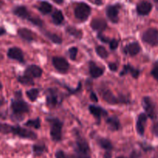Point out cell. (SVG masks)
Listing matches in <instances>:
<instances>
[{
  "instance_id": "f6af8a7d",
  "label": "cell",
  "mask_w": 158,
  "mask_h": 158,
  "mask_svg": "<svg viewBox=\"0 0 158 158\" xmlns=\"http://www.w3.org/2000/svg\"><path fill=\"white\" fill-rule=\"evenodd\" d=\"M4 33H6V30H5V29H3V28L0 27V35H3V34H4Z\"/></svg>"
},
{
  "instance_id": "4316f807",
  "label": "cell",
  "mask_w": 158,
  "mask_h": 158,
  "mask_svg": "<svg viewBox=\"0 0 158 158\" xmlns=\"http://www.w3.org/2000/svg\"><path fill=\"white\" fill-rule=\"evenodd\" d=\"M66 31L69 35H73V36L76 37L77 39H80L82 37V35H83V33H82L80 29H77V28L72 27V26H69V27L66 28Z\"/></svg>"
},
{
  "instance_id": "3957f363",
  "label": "cell",
  "mask_w": 158,
  "mask_h": 158,
  "mask_svg": "<svg viewBox=\"0 0 158 158\" xmlns=\"http://www.w3.org/2000/svg\"><path fill=\"white\" fill-rule=\"evenodd\" d=\"M91 12V9L87 4L84 2L79 3L75 8L74 13L75 16L77 19L81 20V21H85L89 16Z\"/></svg>"
},
{
  "instance_id": "d6986e66",
  "label": "cell",
  "mask_w": 158,
  "mask_h": 158,
  "mask_svg": "<svg viewBox=\"0 0 158 158\" xmlns=\"http://www.w3.org/2000/svg\"><path fill=\"white\" fill-rule=\"evenodd\" d=\"M18 35L21 37L23 40H26V41L31 42L34 40V35L33 33L31 30L26 29V28H22L18 30Z\"/></svg>"
},
{
  "instance_id": "bcb514c9",
  "label": "cell",
  "mask_w": 158,
  "mask_h": 158,
  "mask_svg": "<svg viewBox=\"0 0 158 158\" xmlns=\"http://www.w3.org/2000/svg\"><path fill=\"white\" fill-rule=\"evenodd\" d=\"M117 158H126V157H123V156H120V157H117Z\"/></svg>"
},
{
  "instance_id": "7a4b0ae2",
  "label": "cell",
  "mask_w": 158,
  "mask_h": 158,
  "mask_svg": "<svg viewBox=\"0 0 158 158\" xmlns=\"http://www.w3.org/2000/svg\"><path fill=\"white\" fill-rule=\"evenodd\" d=\"M48 121L50 123L51 130L50 136L53 141L59 142L62 140V128L63 123L57 118L48 119Z\"/></svg>"
},
{
  "instance_id": "6da1fadb",
  "label": "cell",
  "mask_w": 158,
  "mask_h": 158,
  "mask_svg": "<svg viewBox=\"0 0 158 158\" xmlns=\"http://www.w3.org/2000/svg\"><path fill=\"white\" fill-rule=\"evenodd\" d=\"M76 158H90L89 145L85 139L79 136L75 144Z\"/></svg>"
},
{
  "instance_id": "8fae6325",
  "label": "cell",
  "mask_w": 158,
  "mask_h": 158,
  "mask_svg": "<svg viewBox=\"0 0 158 158\" xmlns=\"http://www.w3.org/2000/svg\"><path fill=\"white\" fill-rule=\"evenodd\" d=\"M43 70L41 68L35 65H31L28 66L25 70V75L31 77V78H39L42 76Z\"/></svg>"
},
{
  "instance_id": "d4e9b609",
  "label": "cell",
  "mask_w": 158,
  "mask_h": 158,
  "mask_svg": "<svg viewBox=\"0 0 158 158\" xmlns=\"http://www.w3.org/2000/svg\"><path fill=\"white\" fill-rule=\"evenodd\" d=\"M99 146L103 149L106 150V151H110L113 149V144L109 140L106 138H100L97 140Z\"/></svg>"
},
{
  "instance_id": "9c48e42d",
  "label": "cell",
  "mask_w": 158,
  "mask_h": 158,
  "mask_svg": "<svg viewBox=\"0 0 158 158\" xmlns=\"http://www.w3.org/2000/svg\"><path fill=\"white\" fill-rule=\"evenodd\" d=\"M119 9L120 6H117V5H114V6H109L106 8V15H107L108 19L110 20L112 23H117L119 21Z\"/></svg>"
},
{
  "instance_id": "7bdbcfd3",
  "label": "cell",
  "mask_w": 158,
  "mask_h": 158,
  "mask_svg": "<svg viewBox=\"0 0 158 158\" xmlns=\"http://www.w3.org/2000/svg\"><path fill=\"white\" fill-rule=\"evenodd\" d=\"M112 157V154L110 153V151H106V153L103 155V158H111Z\"/></svg>"
},
{
  "instance_id": "44dd1931",
  "label": "cell",
  "mask_w": 158,
  "mask_h": 158,
  "mask_svg": "<svg viewBox=\"0 0 158 158\" xmlns=\"http://www.w3.org/2000/svg\"><path fill=\"white\" fill-rule=\"evenodd\" d=\"M125 50H126L127 53H128L129 55L136 56L137 54H138L140 52V46L137 42H134V43H131L130 44H128L126 46Z\"/></svg>"
},
{
  "instance_id": "ab89813d",
  "label": "cell",
  "mask_w": 158,
  "mask_h": 158,
  "mask_svg": "<svg viewBox=\"0 0 158 158\" xmlns=\"http://www.w3.org/2000/svg\"><path fill=\"white\" fill-rule=\"evenodd\" d=\"M153 133H154V134L156 137H158V122L156 123L154 125V127H153Z\"/></svg>"
},
{
  "instance_id": "7dc6e473",
  "label": "cell",
  "mask_w": 158,
  "mask_h": 158,
  "mask_svg": "<svg viewBox=\"0 0 158 158\" xmlns=\"http://www.w3.org/2000/svg\"><path fill=\"white\" fill-rule=\"evenodd\" d=\"M2 87V86H1V84H0V88H1Z\"/></svg>"
},
{
  "instance_id": "4fadbf2b",
  "label": "cell",
  "mask_w": 158,
  "mask_h": 158,
  "mask_svg": "<svg viewBox=\"0 0 158 158\" xmlns=\"http://www.w3.org/2000/svg\"><path fill=\"white\" fill-rule=\"evenodd\" d=\"M90 26L94 30L98 31V32H102V31L105 30V29L107 26V24H106V22L104 19L95 18L91 22Z\"/></svg>"
},
{
  "instance_id": "7402d4cb",
  "label": "cell",
  "mask_w": 158,
  "mask_h": 158,
  "mask_svg": "<svg viewBox=\"0 0 158 158\" xmlns=\"http://www.w3.org/2000/svg\"><path fill=\"white\" fill-rule=\"evenodd\" d=\"M103 98L106 103H110V104H117V103H120V100H118L117 97L113 94V93L110 90H105L103 93Z\"/></svg>"
},
{
  "instance_id": "83f0119b",
  "label": "cell",
  "mask_w": 158,
  "mask_h": 158,
  "mask_svg": "<svg viewBox=\"0 0 158 158\" xmlns=\"http://www.w3.org/2000/svg\"><path fill=\"white\" fill-rule=\"evenodd\" d=\"M17 80H18V81L19 82V83H21L23 85H26V86H31V85L34 84L32 78H31V77H28V76L26 75L19 76Z\"/></svg>"
},
{
  "instance_id": "f546056e",
  "label": "cell",
  "mask_w": 158,
  "mask_h": 158,
  "mask_svg": "<svg viewBox=\"0 0 158 158\" xmlns=\"http://www.w3.org/2000/svg\"><path fill=\"white\" fill-rule=\"evenodd\" d=\"M45 35H46V36L47 37V38H49L52 43H56V44H61L62 43L61 37L59 36V35H56V34L50 33V32H46Z\"/></svg>"
},
{
  "instance_id": "60d3db41",
  "label": "cell",
  "mask_w": 158,
  "mask_h": 158,
  "mask_svg": "<svg viewBox=\"0 0 158 158\" xmlns=\"http://www.w3.org/2000/svg\"><path fill=\"white\" fill-rule=\"evenodd\" d=\"M109 68L110 70L112 71H116L117 69V65H116V63H109Z\"/></svg>"
},
{
  "instance_id": "f35d334b",
  "label": "cell",
  "mask_w": 158,
  "mask_h": 158,
  "mask_svg": "<svg viewBox=\"0 0 158 158\" xmlns=\"http://www.w3.org/2000/svg\"><path fill=\"white\" fill-rule=\"evenodd\" d=\"M98 38L100 39V40H101L102 42H103V43H110V40L109 39H108V38H106V37H105L104 35H101V34H100V33H99V34H98Z\"/></svg>"
},
{
  "instance_id": "484cf974",
  "label": "cell",
  "mask_w": 158,
  "mask_h": 158,
  "mask_svg": "<svg viewBox=\"0 0 158 158\" xmlns=\"http://www.w3.org/2000/svg\"><path fill=\"white\" fill-rule=\"evenodd\" d=\"M52 21H53L54 24L56 25H60L64 20V16H63V12L60 10H56L53 12L52 15Z\"/></svg>"
},
{
  "instance_id": "ee69618b",
  "label": "cell",
  "mask_w": 158,
  "mask_h": 158,
  "mask_svg": "<svg viewBox=\"0 0 158 158\" xmlns=\"http://www.w3.org/2000/svg\"><path fill=\"white\" fill-rule=\"evenodd\" d=\"M52 1H53L54 2L56 3V4L60 5V4H62V3H63V2H64V0H52Z\"/></svg>"
},
{
  "instance_id": "52a82bcc",
  "label": "cell",
  "mask_w": 158,
  "mask_h": 158,
  "mask_svg": "<svg viewBox=\"0 0 158 158\" xmlns=\"http://www.w3.org/2000/svg\"><path fill=\"white\" fill-rule=\"evenodd\" d=\"M143 106L146 112V115L151 119H154L157 116L155 110V105L153 103L151 99L148 97H143Z\"/></svg>"
},
{
  "instance_id": "9a60e30c",
  "label": "cell",
  "mask_w": 158,
  "mask_h": 158,
  "mask_svg": "<svg viewBox=\"0 0 158 158\" xmlns=\"http://www.w3.org/2000/svg\"><path fill=\"white\" fill-rule=\"evenodd\" d=\"M13 13L18 17H19V18L23 19H27L29 21L32 17L25 6H17V7H15L13 9Z\"/></svg>"
},
{
  "instance_id": "836d02e7",
  "label": "cell",
  "mask_w": 158,
  "mask_h": 158,
  "mask_svg": "<svg viewBox=\"0 0 158 158\" xmlns=\"http://www.w3.org/2000/svg\"><path fill=\"white\" fill-rule=\"evenodd\" d=\"M12 131V126L7 123H0V133L3 134H10Z\"/></svg>"
},
{
  "instance_id": "74e56055",
  "label": "cell",
  "mask_w": 158,
  "mask_h": 158,
  "mask_svg": "<svg viewBox=\"0 0 158 158\" xmlns=\"http://www.w3.org/2000/svg\"><path fill=\"white\" fill-rule=\"evenodd\" d=\"M118 41L116 40H112L110 41V49H112V50H114V49H117V47H118Z\"/></svg>"
},
{
  "instance_id": "ac0fdd59",
  "label": "cell",
  "mask_w": 158,
  "mask_h": 158,
  "mask_svg": "<svg viewBox=\"0 0 158 158\" xmlns=\"http://www.w3.org/2000/svg\"><path fill=\"white\" fill-rule=\"evenodd\" d=\"M106 124H107L109 129L112 131H118V130H120V127H121L118 118L117 117H115V116L109 117L106 120Z\"/></svg>"
},
{
  "instance_id": "e575fe53",
  "label": "cell",
  "mask_w": 158,
  "mask_h": 158,
  "mask_svg": "<svg viewBox=\"0 0 158 158\" xmlns=\"http://www.w3.org/2000/svg\"><path fill=\"white\" fill-rule=\"evenodd\" d=\"M77 52H78V49L77 47H71L70 49H69V57L72 60H75L76 58H77Z\"/></svg>"
},
{
  "instance_id": "f1b7e54d",
  "label": "cell",
  "mask_w": 158,
  "mask_h": 158,
  "mask_svg": "<svg viewBox=\"0 0 158 158\" xmlns=\"http://www.w3.org/2000/svg\"><path fill=\"white\" fill-rule=\"evenodd\" d=\"M32 151H33V153L35 155L40 156L42 155L45 151H46V147L44 145L42 144H35L32 147Z\"/></svg>"
},
{
  "instance_id": "7c38bea8",
  "label": "cell",
  "mask_w": 158,
  "mask_h": 158,
  "mask_svg": "<svg viewBox=\"0 0 158 158\" xmlns=\"http://www.w3.org/2000/svg\"><path fill=\"white\" fill-rule=\"evenodd\" d=\"M46 103L49 106H55L58 103V94L54 89H49L46 90Z\"/></svg>"
},
{
  "instance_id": "d590c367",
  "label": "cell",
  "mask_w": 158,
  "mask_h": 158,
  "mask_svg": "<svg viewBox=\"0 0 158 158\" xmlns=\"http://www.w3.org/2000/svg\"><path fill=\"white\" fill-rule=\"evenodd\" d=\"M55 157L56 158H72L71 157H69V156L66 155L63 151H56L55 154Z\"/></svg>"
},
{
  "instance_id": "5b68a950",
  "label": "cell",
  "mask_w": 158,
  "mask_h": 158,
  "mask_svg": "<svg viewBox=\"0 0 158 158\" xmlns=\"http://www.w3.org/2000/svg\"><path fill=\"white\" fill-rule=\"evenodd\" d=\"M15 135L24 139H30V140H35L36 139V134L32 131L28 129L21 127L19 126H12V131Z\"/></svg>"
},
{
  "instance_id": "8d00e7d4",
  "label": "cell",
  "mask_w": 158,
  "mask_h": 158,
  "mask_svg": "<svg viewBox=\"0 0 158 158\" xmlns=\"http://www.w3.org/2000/svg\"><path fill=\"white\" fill-rule=\"evenodd\" d=\"M151 75L158 80V63L154 65V67L153 68L152 71H151Z\"/></svg>"
},
{
  "instance_id": "cb8c5ba5",
  "label": "cell",
  "mask_w": 158,
  "mask_h": 158,
  "mask_svg": "<svg viewBox=\"0 0 158 158\" xmlns=\"http://www.w3.org/2000/svg\"><path fill=\"white\" fill-rule=\"evenodd\" d=\"M38 9L40 10V12H42V13L44 14V15H46V14L51 12V11H52V6H51L50 3H49L48 2L43 1L40 3V6H39Z\"/></svg>"
},
{
  "instance_id": "4dcf8cb0",
  "label": "cell",
  "mask_w": 158,
  "mask_h": 158,
  "mask_svg": "<svg viewBox=\"0 0 158 158\" xmlns=\"http://www.w3.org/2000/svg\"><path fill=\"white\" fill-rule=\"evenodd\" d=\"M39 89H31L26 92V95H27L28 98L31 100V101H35L39 96Z\"/></svg>"
},
{
  "instance_id": "d6a6232c",
  "label": "cell",
  "mask_w": 158,
  "mask_h": 158,
  "mask_svg": "<svg viewBox=\"0 0 158 158\" xmlns=\"http://www.w3.org/2000/svg\"><path fill=\"white\" fill-rule=\"evenodd\" d=\"M96 52H97V55L100 57H101L102 59H106L108 57V52L103 46H97L96 48Z\"/></svg>"
},
{
  "instance_id": "e0dca14e",
  "label": "cell",
  "mask_w": 158,
  "mask_h": 158,
  "mask_svg": "<svg viewBox=\"0 0 158 158\" xmlns=\"http://www.w3.org/2000/svg\"><path fill=\"white\" fill-rule=\"evenodd\" d=\"M89 113H90L92 115H94L96 118L98 119V120H100V119L103 116L107 115V112H106L104 109L100 107V106L91 105L89 107Z\"/></svg>"
},
{
  "instance_id": "b9f144b4",
  "label": "cell",
  "mask_w": 158,
  "mask_h": 158,
  "mask_svg": "<svg viewBox=\"0 0 158 158\" xmlns=\"http://www.w3.org/2000/svg\"><path fill=\"white\" fill-rule=\"evenodd\" d=\"M90 99L93 100V101H94V102H97V101H98V99H97V96H96V94H94V93H91Z\"/></svg>"
},
{
  "instance_id": "ba28073f",
  "label": "cell",
  "mask_w": 158,
  "mask_h": 158,
  "mask_svg": "<svg viewBox=\"0 0 158 158\" xmlns=\"http://www.w3.org/2000/svg\"><path fill=\"white\" fill-rule=\"evenodd\" d=\"M52 64H53L54 67L56 69L59 71V72L62 73H66L69 69V63L63 57L56 56L52 58Z\"/></svg>"
},
{
  "instance_id": "5bb4252c",
  "label": "cell",
  "mask_w": 158,
  "mask_h": 158,
  "mask_svg": "<svg viewBox=\"0 0 158 158\" xmlns=\"http://www.w3.org/2000/svg\"><path fill=\"white\" fill-rule=\"evenodd\" d=\"M152 9V5L148 1H142L137 5V13L140 15H147L151 12Z\"/></svg>"
},
{
  "instance_id": "603a6c76",
  "label": "cell",
  "mask_w": 158,
  "mask_h": 158,
  "mask_svg": "<svg viewBox=\"0 0 158 158\" xmlns=\"http://www.w3.org/2000/svg\"><path fill=\"white\" fill-rule=\"evenodd\" d=\"M128 73H130L132 75V77H134V78H137L139 74H140V71L138 69H134V67H132L130 65H126L123 67V70L120 73V76H124L125 74Z\"/></svg>"
},
{
  "instance_id": "ffe728a7",
  "label": "cell",
  "mask_w": 158,
  "mask_h": 158,
  "mask_svg": "<svg viewBox=\"0 0 158 158\" xmlns=\"http://www.w3.org/2000/svg\"><path fill=\"white\" fill-rule=\"evenodd\" d=\"M89 74L93 78H98L103 74V69L93 62L89 63Z\"/></svg>"
},
{
  "instance_id": "2e32d148",
  "label": "cell",
  "mask_w": 158,
  "mask_h": 158,
  "mask_svg": "<svg viewBox=\"0 0 158 158\" xmlns=\"http://www.w3.org/2000/svg\"><path fill=\"white\" fill-rule=\"evenodd\" d=\"M148 116L145 114H141L139 115L137 121V131L140 135L143 136L145 131V125H146Z\"/></svg>"
},
{
  "instance_id": "277c9868",
  "label": "cell",
  "mask_w": 158,
  "mask_h": 158,
  "mask_svg": "<svg viewBox=\"0 0 158 158\" xmlns=\"http://www.w3.org/2000/svg\"><path fill=\"white\" fill-rule=\"evenodd\" d=\"M142 40L151 46H158V30L154 28L148 29L143 33Z\"/></svg>"
},
{
  "instance_id": "1f68e13d",
  "label": "cell",
  "mask_w": 158,
  "mask_h": 158,
  "mask_svg": "<svg viewBox=\"0 0 158 158\" xmlns=\"http://www.w3.org/2000/svg\"><path fill=\"white\" fill-rule=\"evenodd\" d=\"M25 126L29 127H33L35 129H39L41 127V123H40V120L39 118H36L35 120H28L26 123Z\"/></svg>"
},
{
  "instance_id": "30bf717a",
  "label": "cell",
  "mask_w": 158,
  "mask_h": 158,
  "mask_svg": "<svg viewBox=\"0 0 158 158\" xmlns=\"http://www.w3.org/2000/svg\"><path fill=\"white\" fill-rule=\"evenodd\" d=\"M7 56L9 58L12 60H17L19 63H24V56H23V52L19 48L12 47L8 50Z\"/></svg>"
},
{
  "instance_id": "8992f818",
  "label": "cell",
  "mask_w": 158,
  "mask_h": 158,
  "mask_svg": "<svg viewBox=\"0 0 158 158\" xmlns=\"http://www.w3.org/2000/svg\"><path fill=\"white\" fill-rule=\"evenodd\" d=\"M11 108L16 116H21L23 114L29 112V108L27 103L22 100H15L12 102Z\"/></svg>"
}]
</instances>
